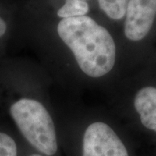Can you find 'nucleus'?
Instances as JSON below:
<instances>
[{"mask_svg":"<svg viewBox=\"0 0 156 156\" xmlns=\"http://www.w3.org/2000/svg\"><path fill=\"white\" fill-rule=\"evenodd\" d=\"M83 156H128L125 145L108 124L94 122L86 128Z\"/></svg>","mask_w":156,"mask_h":156,"instance_id":"7ed1b4c3","label":"nucleus"},{"mask_svg":"<svg viewBox=\"0 0 156 156\" xmlns=\"http://www.w3.org/2000/svg\"><path fill=\"white\" fill-rule=\"evenodd\" d=\"M83 1H85V0H83Z\"/></svg>","mask_w":156,"mask_h":156,"instance_id":"9b49d317","label":"nucleus"},{"mask_svg":"<svg viewBox=\"0 0 156 156\" xmlns=\"http://www.w3.org/2000/svg\"><path fill=\"white\" fill-rule=\"evenodd\" d=\"M6 28H7V26H6L5 22L0 17V37H2L5 35L6 31Z\"/></svg>","mask_w":156,"mask_h":156,"instance_id":"1a4fd4ad","label":"nucleus"},{"mask_svg":"<svg viewBox=\"0 0 156 156\" xmlns=\"http://www.w3.org/2000/svg\"><path fill=\"white\" fill-rule=\"evenodd\" d=\"M124 33L127 38L137 42L150 31L156 17V0H128Z\"/></svg>","mask_w":156,"mask_h":156,"instance_id":"20e7f679","label":"nucleus"},{"mask_svg":"<svg viewBox=\"0 0 156 156\" xmlns=\"http://www.w3.org/2000/svg\"><path fill=\"white\" fill-rule=\"evenodd\" d=\"M134 104L142 125L156 133V88L147 86L140 89Z\"/></svg>","mask_w":156,"mask_h":156,"instance_id":"39448f33","label":"nucleus"},{"mask_svg":"<svg viewBox=\"0 0 156 156\" xmlns=\"http://www.w3.org/2000/svg\"><path fill=\"white\" fill-rule=\"evenodd\" d=\"M0 156H17V144L10 135L0 132Z\"/></svg>","mask_w":156,"mask_h":156,"instance_id":"6e6552de","label":"nucleus"},{"mask_svg":"<svg viewBox=\"0 0 156 156\" xmlns=\"http://www.w3.org/2000/svg\"><path fill=\"white\" fill-rule=\"evenodd\" d=\"M88 3L83 0H65V4L57 11V16L62 19L86 16L89 12Z\"/></svg>","mask_w":156,"mask_h":156,"instance_id":"423d86ee","label":"nucleus"},{"mask_svg":"<svg viewBox=\"0 0 156 156\" xmlns=\"http://www.w3.org/2000/svg\"><path fill=\"white\" fill-rule=\"evenodd\" d=\"M30 156H43V155L38 154H31V155H30Z\"/></svg>","mask_w":156,"mask_h":156,"instance_id":"9d476101","label":"nucleus"},{"mask_svg":"<svg viewBox=\"0 0 156 156\" xmlns=\"http://www.w3.org/2000/svg\"><path fill=\"white\" fill-rule=\"evenodd\" d=\"M11 115L28 142L41 154L53 156L57 151V138L53 120L37 101L23 98L11 107Z\"/></svg>","mask_w":156,"mask_h":156,"instance_id":"f03ea898","label":"nucleus"},{"mask_svg":"<svg viewBox=\"0 0 156 156\" xmlns=\"http://www.w3.org/2000/svg\"><path fill=\"white\" fill-rule=\"evenodd\" d=\"M57 33L72 51L78 66L91 77H101L111 70L116 47L110 33L88 16L62 19Z\"/></svg>","mask_w":156,"mask_h":156,"instance_id":"f257e3e1","label":"nucleus"},{"mask_svg":"<svg viewBox=\"0 0 156 156\" xmlns=\"http://www.w3.org/2000/svg\"><path fill=\"white\" fill-rule=\"evenodd\" d=\"M100 8L108 17L120 20L126 15L128 0H97Z\"/></svg>","mask_w":156,"mask_h":156,"instance_id":"0eeeda50","label":"nucleus"}]
</instances>
